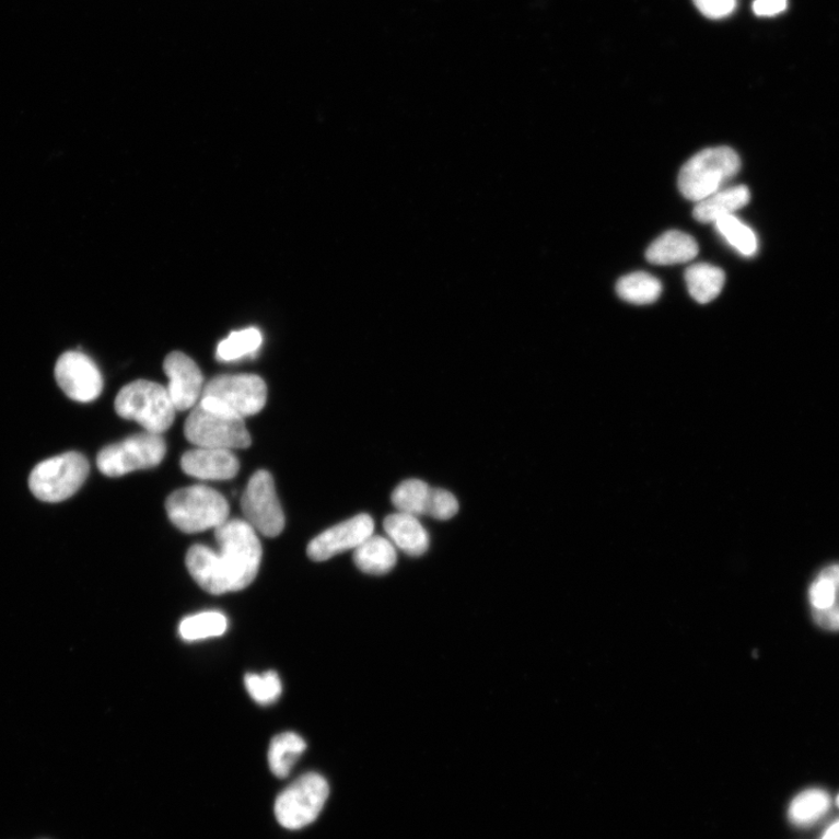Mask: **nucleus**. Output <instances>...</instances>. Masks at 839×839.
<instances>
[{
  "label": "nucleus",
  "instance_id": "1",
  "mask_svg": "<svg viewBox=\"0 0 839 839\" xmlns=\"http://www.w3.org/2000/svg\"><path fill=\"white\" fill-rule=\"evenodd\" d=\"M219 550L193 546L186 557L189 574L210 595L244 591L256 580L263 558L257 532L243 520L215 529Z\"/></svg>",
  "mask_w": 839,
  "mask_h": 839
},
{
  "label": "nucleus",
  "instance_id": "2",
  "mask_svg": "<svg viewBox=\"0 0 839 839\" xmlns=\"http://www.w3.org/2000/svg\"><path fill=\"white\" fill-rule=\"evenodd\" d=\"M185 436L195 447L246 450L252 445L244 418L224 405L202 397L185 423Z\"/></svg>",
  "mask_w": 839,
  "mask_h": 839
},
{
  "label": "nucleus",
  "instance_id": "3",
  "mask_svg": "<svg viewBox=\"0 0 839 839\" xmlns=\"http://www.w3.org/2000/svg\"><path fill=\"white\" fill-rule=\"evenodd\" d=\"M173 525L188 534L217 529L229 521L230 506L223 494L206 486L174 491L166 501Z\"/></svg>",
  "mask_w": 839,
  "mask_h": 839
},
{
  "label": "nucleus",
  "instance_id": "4",
  "mask_svg": "<svg viewBox=\"0 0 839 839\" xmlns=\"http://www.w3.org/2000/svg\"><path fill=\"white\" fill-rule=\"evenodd\" d=\"M115 409L120 418L136 421L147 432L160 435L170 430L176 413L167 388L149 381L124 386L116 397Z\"/></svg>",
  "mask_w": 839,
  "mask_h": 839
},
{
  "label": "nucleus",
  "instance_id": "5",
  "mask_svg": "<svg viewBox=\"0 0 839 839\" xmlns=\"http://www.w3.org/2000/svg\"><path fill=\"white\" fill-rule=\"evenodd\" d=\"M738 154L726 147L707 149L694 155L678 174V189L686 199L700 202L720 190L741 170Z\"/></svg>",
  "mask_w": 839,
  "mask_h": 839
},
{
  "label": "nucleus",
  "instance_id": "6",
  "mask_svg": "<svg viewBox=\"0 0 839 839\" xmlns=\"http://www.w3.org/2000/svg\"><path fill=\"white\" fill-rule=\"evenodd\" d=\"M91 466L80 453L70 452L38 464L30 476L32 493L45 503H60L83 486Z\"/></svg>",
  "mask_w": 839,
  "mask_h": 839
},
{
  "label": "nucleus",
  "instance_id": "7",
  "mask_svg": "<svg viewBox=\"0 0 839 839\" xmlns=\"http://www.w3.org/2000/svg\"><path fill=\"white\" fill-rule=\"evenodd\" d=\"M328 781L321 774L307 773L296 779L276 800L275 814L279 825L300 830L314 823L329 797Z\"/></svg>",
  "mask_w": 839,
  "mask_h": 839
},
{
  "label": "nucleus",
  "instance_id": "8",
  "mask_svg": "<svg viewBox=\"0 0 839 839\" xmlns=\"http://www.w3.org/2000/svg\"><path fill=\"white\" fill-rule=\"evenodd\" d=\"M166 453L167 444L162 435L141 433L103 448L97 456V467L105 476L119 477L159 466Z\"/></svg>",
  "mask_w": 839,
  "mask_h": 839
},
{
  "label": "nucleus",
  "instance_id": "9",
  "mask_svg": "<svg viewBox=\"0 0 839 839\" xmlns=\"http://www.w3.org/2000/svg\"><path fill=\"white\" fill-rule=\"evenodd\" d=\"M245 522L266 538H276L284 528V514L275 479L269 471L258 470L249 478L242 496Z\"/></svg>",
  "mask_w": 839,
  "mask_h": 839
},
{
  "label": "nucleus",
  "instance_id": "10",
  "mask_svg": "<svg viewBox=\"0 0 839 839\" xmlns=\"http://www.w3.org/2000/svg\"><path fill=\"white\" fill-rule=\"evenodd\" d=\"M202 397L219 401L242 418L252 417L265 407L267 386L257 374H221L207 383Z\"/></svg>",
  "mask_w": 839,
  "mask_h": 839
},
{
  "label": "nucleus",
  "instance_id": "11",
  "mask_svg": "<svg viewBox=\"0 0 839 839\" xmlns=\"http://www.w3.org/2000/svg\"><path fill=\"white\" fill-rule=\"evenodd\" d=\"M56 380L71 399L79 403L96 400L103 391V377L91 357L83 352H65L56 365Z\"/></svg>",
  "mask_w": 839,
  "mask_h": 839
},
{
  "label": "nucleus",
  "instance_id": "12",
  "mask_svg": "<svg viewBox=\"0 0 839 839\" xmlns=\"http://www.w3.org/2000/svg\"><path fill=\"white\" fill-rule=\"evenodd\" d=\"M371 515L361 513L317 535L307 547L308 557L316 562L330 560L348 550H354L373 535Z\"/></svg>",
  "mask_w": 839,
  "mask_h": 839
},
{
  "label": "nucleus",
  "instance_id": "13",
  "mask_svg": "<svg viewBox=\"0 0 839 839\" xmlns=\"http://www.w3.org/2000/svg\"><path fill=\"white\" fill-rule=\"evenodd\" d=\"M168 378V395L176 410H188L202 397L203 374L189 356L180 351L171 352L164 362Z\"/></svg>",
  "mask_w": 839,
  "mask_h": 839
},
{
  "label": "nucleus",
  "instance_id": "14",
  "mask_svg": "<svg viewBox=\"0 0 839 839\" xmlns=\"http://www.w3.org/2000/svg\"><path fill=\"white\" fill-rule=\"evenodd\" d=\"M182 468L195 478L228 480L237 476L241 463L232 451L196 447L183 455Z\"/></svg>",
  "mask_w": 839,
  "mask_h": 839
},
{
  "label": "nucleus",
  "instance_id": "15",
  "mask_svg": "<svg viewBox=\"0 0 839 839\" xmlns=\"http://www.w3.org/2000/svg\"><path fill=\"white\" fill-rule=\"evenodd\" d=\"M384 528L392 544L409 557H421L430 548V535L416 515L403 512L389 514Z\"/></svg>",
  "mask_w": 839,
  "mask_h": 839
},
{
  "label": "nucleus",
  "instance_id": "16",
  "mask_svg": "<svg viewBox=\"0 0 839 839\" xmlns=\"http://www.w3.org/2000/svg\"><path fill=\"white\" fill-rule=\"evenodd\" d=\"M397 548L388 538L371 535L353 550V562L368 575H385L396 567Z\"/></svg>",
  "mask_w": 839,
  "mask_h": 839
},
{
  "label": "nucleus",
  "instance_id": "17",
  "mask_svg": "<svg viewBox=\"0 0 839 839\" xmlns=\"http://www.w3.org/2000/svg\"><path fill=\"white\" fill-rule=\"evenodd\" d=\"M699 245L681 231H668L648 248L646 258L655 265H675L698 257Z\"/></svg>",
  "mask_w": 839,
  "mask_h": 839
},
{
  "label": "nucleus",
  "instance_id": "18",
  "mask_svg": "<svg viewBox=\"0 0 839 839\" xmlns=\"http://www.w3.org/2000/svg\"><path fill=\"white\" fill-rule=\"evenodd\" d=\"M751 194L745 186L719 190L695 206L692 215L700 223H716L720 219L732 215L745 207Z\"/></svg>",
  "mask_w": 839,
  "mask_h": 839
},
{
  "label": "nucleus",
  "instance_id": "19",
  "mask_svg": "<svg viewBox=\"0 0 839 839\" xmlns=\"http://www.w3.org/2000/svg\"><path fill=\"white\" fill-rule=\"evenodd\" d=\"M685 278L690 295L702 305L715 300L725 283L723 270L704 263L690 266Z\"/></svg>",
  "mask_w": 839,
  "mask_h": 839
},
{
  "label": "nucleus",
  "instance_id": "20",
  "mask_svg": "<svg viewBox=\"0 0 839 839\" xmlns=\"http://www.w3.org/2000/svg\"><path fill=\"white\" fill-rule=\"evenodd\" d=\"M306 749V742L294 732H283L276 736L269 749V765L272 773L279 779L288 778Z\"/></svg>",
  "mask_w": 839,
  "mask_h": 839
},
{
  "label": "nucleus",
  "instance_id": "21",
  "mask_svg": "<svg viewBox=\"0 0 839 839\" xmlns=\"http://www.w3.org/2000/svg\"><path fill=\"white\" fill-rule=\"evenodd\" d=\"M829 794L819 789L803 791L791 802L789 818L800 828L811 827L823 818L830 809Z\"/></svg>",
  "mask_w": 839,
  "mask_h": 839
},
{
  "label": "nucleus",
  "instance_id": "22",
  "mask_svg": "<svg viewBox=\"0 0 839 839\" xmlns=\"http://www.w3.org/2000/svg\"><path fill=\"white\" fill-rule=\"evenodd\" d=\"M433 496V488L420 479L403 481L392 493V503L398 512L416 516L428 515Z\"/></svg>",
  "mask_w": 839,
  "mask_h": 839
},
{
  "label": "nucleus",
  "instance_id": "23",
  "mask_svg": "<svg viewBox=\"0 0 839 839\" xmlns=\"http://www.w3.org/2000/svg\"><path fill=\"white\" fill-rule=\"evenodd\" d=\"M618 295L632 305H651L663 293V284L655 277L645 272H636L622 277L617 283Z\"/></svg>",
  "mask_w": 839,
  "mask_h": 839
},
{
  "label": "nucleus",
  "instance_id": "24",
  "mask_svg": "<svg viewBox=\"0 0 839 839\" xmlns=\"http://www.w3.org/2000/svg\"><path fill=\"white\" fill-rule=\"evenodd\" d=\"M263 345V334L257 328L232 331L219 345L217 359L220 362H236L246 357H255Z\"/></svg>",
  "mask_w": 839,
  "mask_h": 839
},
{
  "label": "nucleus",
  "instance_id": "25",
  "mask_svg": "<svg viewBox=\"0 0 839 839\" xmlns=\"http://www.w3.org/2000/svg\"><path fill=\"white\" fill-rule=\"evenodd\" d=\"M228 630V618L220 611H203L186 617L178 627V634L185 641H200L223 636Z\"/></svg>",
  "mask_w": 839,
  "mask_h": 839
},
{
  "label": "nucleus",
  "instance_id": "26",
  "mask_svg": "<svg viewBox=\"0 0 839 839\" xmlns=\"http://www.w3.org/2000/svg\"><path fill=\"white\" fill-rule=\"evenodd\" d=\"M720 234L745 256H753L758 248V241L755 232L743 224L734 215H727L716 222Z\"/></svg>",
  "mask_w": 839,
  "mask_h": 839
},
{
  "label": "nucleus",
  "instance_id": "27",
  "mask_svg": "<svg viewBox=\"0 0 839 839\" xmlns=\"http://www.w3.org/2000/svg\"><path fill=\"white\" fill-rule=\"evenodd\" d=\"M244 683L249 696L260 706H270L280 699L282 685L279 675L273 671L247 674Z\"/></svg>",
  "mask_w": 839,
  "mask_h": 839
},
{
  "label": "nucleus",
  "instance_id": "28",
  "mask_svg": "<svg viewBox=\"0 0 839 839\" xmlns=\"http://www.w3.org/2000/svg\"><path fill=\"white\" fill-rule=\"evenodd\" d=\"M808 596L813 611H825L839 599V586L819 573L809 587Z\"/></svg>",
  "mask_w": 839,
  "mask_h": 839
},
{
  "label": "nucleus",
  "instance_id": "29",
  "mask_svg": "<svg viewBox=\"0 0 839 839\" xmlns=\"http://www.w3.org/2000/svg\"><path fill=\"white\" fill-rule=\"evenodd\" d=\"M459 510L456 497L443 489H433L432 502L428 515L436 521L445 522L452 520Z\"/></svg>",
  "mask_w": 839,
  "mask_h": 839
},
{
  "label": "nucleus",
  "instance_id": "30",
  "mask_svg": "<svg viewBox=\"0 0 839 839\" xmlns=\"http://www.w3.org/2000/svg\"><path fill=\"white\" fill-rule=\"evenodd\" d=\"M694 2L711 20H722L736 9V0H694Z\"/></svg>",
  "mask_w": 839,
  "mask_h": 839
},
{
  "label": "nucleus",
  "instance_id": "31",
  "mask_svg": "<svg viewBox=\"0 0 839 839\" xmlns=\"http://www.w3.org/2000/svg\"><path fill=\"white\" fill-rule=\"evenodd\" d=\"M813 618L819 628L839 632V599L825 611H813Z\"/></svg>",
  "mask_w": 839,
  "mask_h": 839
},
{
  "label": "nucleus",
  "instance_id": "32",
  "mask_svg": "<svg viewBox=\"0 0 839 839\" xmlns=\"http://www.w3.org/2000/svg\"><path fill=\"white\" fill-rule=\"evenodd\" d=\"M788 9V0H756L754 12L759 16H773Z\"/></svg>",
  "mask_w": 839,
  "mask_h": 839
},
{
  "label": "nucleus",
  "instance_id": "33",
  "mask_svg": "<svg viewBox=\"0 0 839 839\" xmlns=\"http://www.w3.org/2000/svg\"><path fill=\"white\" fill-rule=\"evenodd\" d=\"M820 574L827 576L839 586V564H831L820 571Z\"/></svg>",
  "mask_w": 839,
  "mask_h": 839
},
{
  "label": "nucleus",
  "instance_id": "34",
  "mask_svg": "<svg viewBox=\"0 0 839 839\" xmlns=\"http://www.w3.org/2000/svg\"><path fill=\"white\" fill-rule=\"evenodd\" d=\"M823 839H839V819L827 829Z\"/></svg>",
  "mask_w": 839,
  "mask_h": 839
},
{
  "label": "nucleus",
  "instance_id": "35",
  "mask_svg": "<svg viewBox=\"0 0 839 839\" xmlns=\"http://www.w3.org/2000/svg\"><path fill=\"white\" fill-rule=\"evenodd\" d=\"M836 803H837V806L839 807V795L837 796Z\"/></svg>",
  "mask_w": 839,
  "mask_h": 839
}]
</instances>
